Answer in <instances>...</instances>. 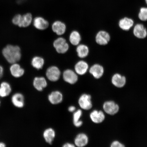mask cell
Wrapping results in <instances>:
<instances>
[{
    "label": "cell",
    "instance_id": "603a6c76",
    "mask_svg": "<svg viewBox=\"0 0 147 147\" xmlns=\"http://www.w3.org/2000/svg\"><path fill=\"white\" fill-rule=\"evenodd\" d=\"M76 51L79 57L84 58L86 57L89 54V48L87 45H78L76 49Z\"/></svg>",
    "mask_w": 147,
    "mask_h": 147
},
{
    "label": "cell",
    "instance_id": "83f0119b",
    "mask_svg": "<svg viewBox=\"0 0 147 147\" xmlns=\"http://www.w3.org/2000/svg\"><path fill=\"white\" fill-rule=\"evenodd\" d=\"M138 17L141 21H147V7H142L140 9Z\"/></svg>",
    "mask_w": 147,
    "mask_h": 147
},
{
    "label": "cell",
    "instance_id": "d590c367",
    "mask_svg": "<svg viewBox=\"0 0 147 147\" xmlns=\"http://www.w3.org/2000/svg\"><path fill=\"white\" fill-rule=\"evenodd\" d=\"M1 100H0V105H1Z\"/></svg>",
    "mask_w": 147,
    "mask_h": 147
},
{
    "label": "cell",
    "instance_id": "e0dca14e",
    "mask_svg": "<svg viewBox=\"0 0 147 147\" xmlns=\"http://www.w3.org/2000/svg\"><path fill=\"white\" fill-rule=\"evenodd\" d=\"M89 65L87 62L84 61H80L77 63L75 67V69L78 74L82 75L85 74L87 72Z\"/></svg>",
    "mask_w": 147,
    "mask_h": 147
},
{
    "label": "cell",
    "instance_id": "2e32d148",
    "mask_svg": "<svg viewBox=\"0 0 147 147\" xmlns=\"http://www.w3.org/2000/svg\"><path fill=\"white\" fill-rule=\"evenodd\" d=\"M52 30L58 35H62L65 33L66 31V25L60 21H56L53 24Z\"/></svg>",
    "mask_w": 147,
    "mask_h": 147
},
{
    "label": "cell",
    "instance_id": "ffe728a7",
    "mask_svg": "<svg viewBox=\"0 0 147 147\" xmlns=\"http://www.w3.org/2000/svg\"><path fill=\"white\" fill-rule=\"evenodd\" d=\"M89 142L87 136L84 134H79L75 140V144L77 146L82 147L85 146Z\"/></svg>",
    "mask_w": 147,
    "mask_h": 147
},
{
    "label": "cell",
    "instance_id": "484cf974",
    "mask_svg": "<svg viewBox=\"0 0 147 147\" xmlns=\"http://www.w3.org/2000/svg\"><path fill=\"white\" fill-rule=\"evenodd\" d=\"M69 40L70 43L74 45H78L81 40L80 35L76 31H74L69 36Z\"/></svg>",
    "mask_w": 147,
    "mask_h": 147
},
{
    "label": "cell",
    "instance_id": "ac0fdd59",
    "mask_svg": "<svg viewBox=\"0 0 147 147\" xmlns=\"http://www.w3.org/2000/svg\"><path fill=\"white\" fill-rule=\"evenodd\" d=\"M10 84L6 82H3L0 85V97H5L9 96L12 92Z\"/></svg>",
    "mask_w": 147,
    "mask_h": 147
},
{
    "label": "cell",
    "instance_id": "5bb4252c",
    "mask_svg": "<svg viewBox=\"0 0 147 147\" xmlns=\"http://www.w3.org/2000/svg\"><path fill=\"white\" fill-rule=\"evenodd\" d=\"M11 102L13 105L18 108H22L24 105V97L22 94H14L11 97Z\"/></svg>",
    "mask_w": 147,
    "mask_h": 147
},
{
    "label": "cell",
    "instance_id": "ba28073f",
    "mask_svg": "<svg viewBox=\"0 0 147 147\" xmlns=\"http://www.w3.org/2000/svg\"><path fill=\"white\" fill-rule=\"evenodd\" d=\"M60 71L56 66H51L47 69L46 75L48 79L52 82H56L59 79Z\"/></svg>",
    "mask_w": 147,
    "mask_h": 147
},
{
    "label": "cell",
    "instance_id": "4dcf8cb0",
    "mask_svg": "<svg viewBox=\"0 0 147 147\" xmlns=\"http://www.w3.org/2000/svg\"><path fill=\"white\" fill-rule=\"evenodd\" d=\"M4 69L3 66L0 64V80L3 78L4 74Z\"/></svg>",
    "mask_w": 147,
    "mask_h": 147
},
{
    "label": "cell",
    "instance_id": "8992f818",
    "mask_svg": "<svg viewBox=\"0 0 147 147\" xmlns=\"http://www.w3.org/2000/svg\"><path fill=\"white\" fill-rule=\"evenodd\" d=\"M133 33L134 36L139 39H144L147 36V30L142 24H137L134 26Z\"/></svg>",
    "mask_w": 147,
    "mask_h": 147
},
{
    "label": "cell",
    "instance_id": "7c38bea8",
    "mask_svg": "<svg viewBox=\"0 0 147 147\" xmlns=\"http://www.w3.org/2000/svg\"><path fill=\"white\" fill-rule=\"evenodd\" d=\"M134 22L132 18L124 17L119 20V26L121 29L125 31L130 30L134 26Z\"/></svg>",
    "mask_w": 147,
    "mask_h": 147
},
{
    "label": "cell",
    "instance_id": "9a60e30c",
    "mask_svg": "<svg viewBox=\"0 0 147 147\" xmlns=\"http://www.w3.org/2000/svg\"><path fill=\"white\" fill-rule=\"evenodd\" d=\"M33 24L36 28L40 30H45L49 26L48 22L41 17L35 18L33 21Z\"/></svg>",
    "mask_w": 147,
    "mask_h": 147
},
{
    "label": "cell",
    "instance_id": "f1b7e54d",
    "mask_svg": "<svg viewBox=\"0 0 147 147\" xmlns=\"http://www.w3.org/2000/svg\"><path fill=\"white\" fill-rule=\"evenodd\" d=\"M22 18L21 14H16L12 18V24L14 25L19 27L20 23L21 22Z\"/></svg>",
    "mask_w": 147,
    "mask_h": 147
},
{
    "label": "cell",
    "instance_id": "9c48e42d",
    "mask_svg": "<svg viewBox=\"0 0 147 147\" xmlns=\"http://www.w3.org/2000/svg\"><path fill=\"white\" fill-rule=\"evenodd\" d=\"M9 70L12 76L16 78H21L25 73L24 69L18 63L11 64Z\"/></svg>",
    "mask_w": 147,
    "mask_h": 147
},
{
    "label": "cell",
    "instance_id": "6da1fadb",
    "mask_svg": "<svg viewBox=\"0 0 147 147\" xmlns=\"http://www.w3.org/2000/svg\"><path fill=\"white\" fill-rule=\"evenodd\" d=\"M3 57L10 64L18 63L22 58V53L19 46L12 45H7L1 51Z\"/></svg>",
    "mask_w": 147,
    "mask_h": 147
},
{
    "label": "cell",
    "instance_id": "4fadbf2b",
    "mask_svg": "<svg viewBox=\"0 0 147 147\" xmlns=\"http://www.w3.org/2000/svg\"><path fill=\"white\" fill-rule=\"evenodd\" d=\"M63 78L65 82L71 84H75L78 80V77L76 73L69 69L64 71L63 74Z\"/></svg>",
    "mask_w": 147,
    "mask_h": 147
},
{
    "label": "cell",
    "instance_id": "d6986e66",
    "mask_svg": "<svg viewBox=\"0 0 147 147\" xmlns=\"http://www.w3.org/2000/svg\"><path fill=\"white\" fill-rule=\"evenodd\" d=\"M33 84L37 90L41 91L47 87V83L45 79L43 77H36L34 79Z\"/></svg>",
    "mask_w": 147,
    "mask_h": 147
},
{
    "label": "cell",
    "instance_id": "e575fe53",
    "mask_svg": "<svg viewBox=\"0 0 147 147\" xmlns=\"http://www.w3.org/2000/svg\"><path fill=\"white\" fill-rule=\"evenodd\" d=\"M145 1H146V4L147 5V0H145Z\"/></svg>",
    "mask_w": 147,
    "mask_h": 147
},
{
    "label": "cell",
    "instance_id": "8fae6325",
    "mask_svg": "<svg viewBox=\"0 0 147 147\" xmlns=\"http://www.w3.org/2000/svg\"><path fill=\"white\" fill-rule=\"evenodd\" d=\"M89 72L95 78L99 79L104 75V69L103 66L99 64H95L92 66Z\"/></svg>",
    "mask_w": 147,
    "mask_h": 147
},
{
    "label": "cell",
    "instance_id": "30bf717a",
    "mask_svg": "<svg viewBox=\"0 0 147 147\" xmlns=\"http://www.w3.org/2000/svg\"><path fill=\"white\" fill-rule=\"evenodd\" d=\"M90 118L95 124H100L105 119V115L102 110H94L90 114Z\"/></svg>",
    "mask_w": 147,
    "mask_h": 147
},
{
    "label": "cell",
    "instance_id": "836d02e7",
    "mask_svg": "<svg viewBox=\"0 0 147 147\" xmlns=\"http://www.w3.org/2000/svg\"><path fill=\"white\" fill-rule=\"evenodd\" d=\"M6 146V144L4 143L0 142V147H5Z\"/></svg>",
    "mask_w": 147,
    "mask_h": 147
},
{
    "label": "cell",
    "instance_id": "7a4b0ae2",
    "mask_svg": "<svg viewBox=\"0 0 147 147\" xmlns=\"http://www.w3.org/2000/svg\"><path fill=\"white\" fill-rule=\"evenodd\" d=\"M102 108L105 113L110 115L117 114L119 110L118 104L113 100L106 101L103 104Z\"/></svg>",
    "mask_w": 147,
    "mask_h": 147
},
{
    "label": "cell",
    "instance_id": "f546056e",
    "mask_svg": "<svg viewBox=\"0 0 147 147\" xmlns=\"http://www.w3.org/2000/svg\"><path fill=\"white\" fill-rule=\"evenodd\" d=\"M125 146L124 144L117 140L113 141L110 144L111 147H124Z\"/></svg>",
    "mask_w": 147,
    "mask_h": 147
},
{
    "label": "cell",
    "instance_id": "1f68e13d",
    "mask_svg": "<svg viewBox=\"0 0 147 147\" xmlns=\"http://www.w3.org/2000/svg\"><path fill=\"white\" fill-rule=\"evenodd\" d=\"M63 146L64 147H74L75 146L74 145L71 144V143H67L64 144Z\"/></svg>",
    "mask_w": 147,
    "mask_h": 147
},
{
    "label": "cell",
    "instance_id": "7402d4cb",
    "mask_svg": "<svg viewBox=\"0 0 147 147\" xmlns=\"http://www.w3.org/2000/svg\"><path fill=\"white\" fill-rule=\"evenodd\" d=\"M32 14L29 13L22 15L21 23L19 27L26 28L28 27L32 22Z\"/></svg>",
    "mask_w": 147,
    "mask_h": 147
},
{
    "label": "cell",
    "instance_id": "d6a6232c",
    "mask_svg": "<svg viewBox=\"0 0 147 147\" xmlns=\"http://www.w3.org/2000/svg\"><path fill=\"white\" fill-rule=\"evenodd\" d=\"M69 111L70 112L74 111L75 110V108L74 106H71L69 108Z\"/></svg>",
    "mask_w": 147,
    "mask_h": 147
},
{
    "label": "cell",
    "instance_id": "3957f363",
    "mask_svg": "<svg viewBox=\"0 0 147 147\" xmlns=\"http://www.w3.org/2000/svg\"><path fill=\"white\" fill-rule=\"evenodd\" d=\"M53 46L57 51L59 54H64L68 50L69 45L65 38H59L55 40Z\"/></svg>",
    "mask_w": 147,
    "mask_h": 147
},
{
    "label": "cell",
    "instance_id": "52a82bcc",
    "mask_svg": "<svg viewBox=\"0 0 147 147\" xmlns=\"http://www.w3.org/2000/svg\"><path fill=\"white\" fill-rule=\"evenodd\" d=\"M111 82L115 87L119 88L124 87L126 83V77L119 73H115L112 77Z\"/></svg>",
    "mask_w": 147,
    "mask_h": 147
},
{
    "label": "cell",
    "instance_id": "d4e9b609",
    "mask_svg": "<svg viewBox=\"0 0 147 147\" xmlns=\"http://www.w3.org/2000/svg\"><path fill=\"white\" fill-rule=\"evenodd\" d=\"M32 67L37 69H42L43 68L45 60L41 57L36 56L32 58L31 62Z\"/></svg>",
    "mask_w": 147,
    "mask_h": 147
},
{
    "label": "cell",
    "instance_id": "44dd1931",
    "mask_svg": "<svg viewBox=\"0 0 147 147\" xmlns=\"http://www.w3.org/2000/svg\"><path fill=\"white\" fill-rule=\"evenodd\" d=\"M49 100L51 104H57L62 102L63 100V95L59 91L52 92L49 96Z\"/></svg>",
    "mask_w": 147,
    "mask_h": 147
},
{
    "label": "cell",
    "instance_id": "5b68a950",
    "mask_svg": "<svg viewBox=\"0 0 147 147\" xmlns=\"http://www.w3.org/2000/svg\"><path fill=\"white\" fill-rule=\"evenodd\" d=\"M78 103L80 107L85 110H89L92 107V103L90 95L84 94L82 95L79 98Z\"/></svg>",
    "mask_w": 147,
    "mask_h": 147
},
{
    "label": "cell",
    "instance_id": "277c9868",
    "mask_svg": "<svg viewBox=\"0 0 147 147\" xmlns=\"http://www.w3.org/2000/svg\"><path fill=\"white\" fill-rule=\"evenodd\" d=\"M111 39V36L109 33L106 31L102 30L99 31L95 36V41L98 45L105 46L107 45Z\"/></svg>",
    "mask_w": 147,
    "mask_h": 147
},
{
    "label": "cell",
    "instance_id": "4316f807",
    "mask_svg": "<svg viewBox=\"0 0 147 147\" xmlns=\"http://www.w3.org/2000/svg\"><path fill=\"white\" fill-rule=\"evenodd\" d=\"M82 115V112L81 110H78L73 114V122L75 126L80 127L83 124L82 121L80 119Z\"/></svg>",
    "mask_w": 147,
    "mask_h": 147
},
{
    "label": "cell",
    "instance_id": "cb8c5ba5",
    "mask_svg": "<svg viewBox=\"0 0 147 147\" xmlns=\"http://www.w3.org/2000/svg\"><path fill=\"white\" fill-rule=\"evenodd\" d=\"M55 136L54 130L52 128L46 129L43 133V137L46 142L51 144Z\"/></svg>",
    "mask_w": 147,
    "mask_h": 147
}]
</instances>
